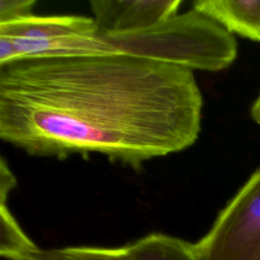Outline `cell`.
Returning a JSON list of instances; mask_svg holds the SVG:
<instances>
[{
	"mask_svg": "<svg viewBox=\"0 0 260 260\" xmlns=\"http://www.w3.org/2000/svg\"><path fill=\"white\" fill-rule=\"evenodd\" d=\"M181 0H94L93 19L101 31L123 34L153 26L178 14Z\"/></svg>",
	"mask_w": 260,
	"mask_h": 260,
	"instance_id": "5b68a950",
	"label": "cell"
},
{
	"mask_svg": "<svg viewBox=\"0 0 260 260\" xmlns=\"http://www.w3.org/2000/svg\"><path fill=\"white\" fill-rule=\"evenodd\" d=\"M194 247L197 260H260V166Z\"/></svg>",
	"mask_w": 260,
	"mask_h": 260,
	"instance_id": "3957f363",
	"label": "cell"
},
{
	"mask_svg": "<svg viewBox=\"0 0 260 260\" xmlns=\"http://www.w3.org/2000/svg\"><path fill=\"white\" fill-rule=\"evenodd\" d=\"M39 247L22 231L6 204H0V256L13 260Z\"/></svg>",
	"mask_w": 260,
	"mask_h": 260,
	"instance_id": "9c48e42d",
	"label": "cell"
},
{
	"mask_svg": "<svg viewBox=\"0 0 260 260\" xmlns=\"http://www.w3.org/2000/svg\"><path fill=\"white\" fill-rule=\"evenodd\" d=\"M92 17L83 15H30L0 24V65L30 58L53 56L71 37L95 31Z\"/></svg>",
	"mask_w": 260,
	"mask_h": 260,
	"instance_id": "277c9868",
	"label": "cell"
},
{
	"mask_svg": "<svg viewBox=\"0 0 260 260\" xmlns=\"http://www.w3.org/2000/svg\"><path fill=\"white\" fill-rule=\"evenodd\" d=\"M35 0H0V24L32 15Z\"/></svg>",
	"mask_w": 260,
	"mask_h": 260,
	"instance_id": "30bf717a",
	"label": "cell"
},
{
	"mask_svg": "<svg viewBox=\"0 0 260 260\" xmlns=\"http://www.w3.org/2000/svg\"><path fill=\"white\" fill-rule=\"evenodd\" d=\"M16 186V179L6 160L1 157L0 162V204H6L10 191Z\"/></svg>",
	"mask_w": 260,
	"mask_h": 260,
	"instance_id": "8fae6325",
	"label": "cell"
},
{
	"mask_svg": "<svg viewBox=\"0 0 260 260\" xmlns=\"http://www.w3.org/2000/svg\"><path fill=\"white\" fill-rule=\"evenodd\" d=\"M202 108L194 71L141 57L0 65V138L32 156L96 153L137 170L193 145Z\"/></svg>",
	"mask_w": 260,
	"mask_h": 260,
	"instance_id": "6da1fadb",
	"label": "cell"
},
{
	"mask_svg": "<svg viewBox=\"0 0 260 260\" xmlns=\"http://www.w3.org/2000/svg\"><path fill=\"white\" fill-rule=\"evenodd\" d=\"M192 8L232 35L260 43V0H198Z\"/></svg>",
	"mask_w": 260,
	"mask_h": 260,
	"instance_id": "8992f818",
	"label": "cell"
},
{
	"mask_svg": "<svg viewBox=\"0 0 260 260\" xmlns=\"http://www.w3.org/2000/svg\"><path fill=\"white\" fill-rule=\"evenodd\" d=\"M13 260H135L128 246H70L54 249L38 248Z\"/></svg>",
	"mask_w": 260,
	"mask_h": 260,
	"instance_id": "ba28073f",
	"label": "cell"
},
{
	"mask_svg": "<svg viewBox=\"0 0 260 260\" xmlns=\"http://www.w3.org/2000/svg\"><path fill=\"white\" fill-rule=\"evenodd\" d=\"M250 114H251V118L253 119V121L256 124L260 125V92L251 107Z\"/></svg>",
	"mask_w": 260,
	"mask_h": 260,
	"instance_id": "7c38bea8",
	"label": "cell"
},
{
	"mask_svg": "<svg viewBox=\"0 0 260 260\" xmlns=\"http://www.w3.org/2000/svg\"><path fill=\"white\" fill-rule=\"evenodd\" d=\"M99 31L109 55L141 57L192 71L225 69L238 54L234 35L194 8L141 30Z\"/></svg>",
	"mask_w": 260,
	"mask_h": 260,
	"instance_id": "7a4b0ae2",
	"label": "cell"
},
{
	"mask_svg": "<svg viewBox=\"0 0 260 260\" xmlns=\"http://www.w3.org/2000/svg\"><path fill=\"white\" fill-rule=\"evenodd\" d=\"M135 260H197L194 243L151 233L127 245Z\"/></svg>",
	"mask_w": 260,
	"mask_h": 260,
	"instance_id": "52a82bcc",
	"label": "cell"
}]
</instances>
